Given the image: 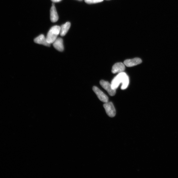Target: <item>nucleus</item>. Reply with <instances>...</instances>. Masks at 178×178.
<instances>
[{"mask_svg":"<svg viewBox=\"0 0 178 178\" xmlns=\"http://www.w3.org/2000/svg\"><path fill=\"white\" fill-rule=\"evenodd\" d=\"M101 86L111 96H114L116 94V90H114L111 87V84L105 80H102L100 81Z\"/></svg>","mask_w":178,"mask_h":178,"instance_id":"obj_4","label":"nucleus"},{"mask_svg":"<svg viewBox=\"0 0 178 178\" xmlns=\"http://www.w3.org/2000/svg\"><path fill=\"white\" fill-rule=\"evenodd\" d=\"M34 42L36 43L44 45L49 47L51 44L48 42L47 39L45 38L44 35L41 34L34 39Z\"/></svg>","mask_w":178,"mask_h":178,"instance_id":"obj_8","label":"nucleus"},{"mask_svg":"<svg viewBox=\"0 0 178 178\" xmlns=\"http://www.w3.org/2000/svg\"><path fill=\"white\" fill-rule=\"evenodd\" d=\"M93 90L101 101L105 103L109 102L108 97L97 87L94 86L93 87Z\"/></svg>","mask_w":178,"mask_h":178,"instance_id":"obj_5","label":"nucleus"},{"mask_svg":"<svg viewBox=\"0 0 178 178\" xmlns=\"http://www.w3.org/2000/svg\"><path fill=\"white\" fill-rule=\"evenodd\" d=\"M103 106L107 114L109 117L113 118L115 117L116 112L113 103L108 102L104 104Z\"/></svg>","mask_w":178,"mask_h":178,"instance_id":"obj_3","label":"nucleus"},{"mask_svg":"<svg viewBox=\"0 0 178 178\" xmlns=\"http://www.w3.org/2000/svg\"><path fill=\"white\" fill-rule=\"evenodd\" d=\"M121 83L122 85L121 89L124 90L128 87L129 84V77L125 72L119 73V74L115 77L111 83V87L114 90H116Z\"/></svg>","mask_w":178,"mask_h":178,"instance_id":"obj_1","label":"nucleus"},{"mask_svg":"<svg viewBox=\"0 0 178 178\" xmlns=\"http://www.w3.org/2000/svg\"><path fill=\"white\" fill-rule=\"evenodd\" d=\"M107 1H109V0H107Z\"/></svg>","mask_w":178,"mask_h":178,"instance_id":"obj_15","label":"nucleus"},{"mask_svg":"<svg viewBox=\"0 0 178 178\" xmlns=\"http://www.w3.org/2000/svg\"><path fill=\"white\" fill-rule=\"evenodd\" d=\"M53 47L58 51L62 52L64 49L63 40L61 38H58L53 43Z\"/></svg>","mask_w":178,"mask_h":178,"instance_id":"obj_10","label":"nucleus"},{"mask_svg":"<svg viewBox=\"0 0 178 178\" xmlns=\"http://www.w3.org/2000/svg\"><path fill=\"white\" fill-rule=\"evenodd\" d=\"M142 62V60L140 58H135L133 59L125 60L124 63L127 67H131L141 63Z\"/></svg>","mask_w":178,"mask_h":178,"instance_id":"obj_6","label":"nucleus"},{"mask_svg":"<svg viewBox=\"0 0 178 178\" xmlns=\"http://www.w3.org/2000/svg\"><path fill=\"white\" fill-rule=\"evenodd\" d=\"M50 19L52 22H55L59 19V16L54 3H53L52 6L50 10Z\"/></svg>","mask_w":178,"mask_h":178,"instance_id":"obj_9","label":"nucleus"},{"mask_svg":"<svg viewBox=\"0 0 178 178\" xmlns=\"http://www.w3.org/2000/svg\"><path fill=\"white\" fill-rule=\"evenodd\" d=\"M60 27L59 26H54L50 29L48 33L46 39L50 44L53 43L57 39V37L60 33Z\"/></svg>","mask_w":178,"mask_h":178,"instance_id":"obj_2","label":"nucleus"},{"mask_svg":"<svg viewBox=\"0 0 178 178\" xmlns=\"http://www.w3.org/2000/svg\"><path fill=\"white\" fill-rule=\"evenodd\" d=\"M79 1H81V0H79Z\"/></svg>","mask_w":178,"mask_h":178,"instance_id":"obj_14","label":"nucleus"},{"mask_svg":"<svg viewBox=\"0 0 178 178\" xmlns=\"http://www.w3.org/2000/svg\"><path fill=\"white\" fill-rule=\"evenodd\" d=\"M51 1L53 2L56 3L60 2L62 0H51Z\"/></svg>","mask_w":178,"mask_h":178,"instance_id":"obj_13","label":"nucleus"},{"mask_svg":"<svg viewBox=\"0 0 178 178\" xmlns=\"http://www.w3.org/2000/svg\"><path fill=\"white\" fill-rule=\"evenodd\" d=\"M125 70V64L122 63L115 64L112 67L111 72L113 74L117 73H121L124 71Z\"/></svg>","mask_w":178,"mask_h":178,"instance_id":"obj_7","label":"nucleus"},{"mask_svg":"<svg viewBox=\"0 0 178 178\" xmlns=\"http://www.w3.org/2000/svg\"><path fill=\"white\" fill-rule=\"evenodd\" d=\"M103 0H84L85 2L88 4H94L102 2Z\"/></svg>","mask_w":178,"mask_h":178,"instance_id":"obj_12","label":"nucleus"},{"mask_svg":"<svg viewBox=\"0 0 178 178\" xmlns=\"http://www.w3.org/2000/svg\"><path fill=\"white\" fill-rule=\"evenodd\" d=\"M71 26V23L69 22H67L60 27V35L62 36H65Z\"/></svg>","mask_w":178,"mask_h":178,"instance_id":"obj_11","label":"nucleus"}]
</instances>
